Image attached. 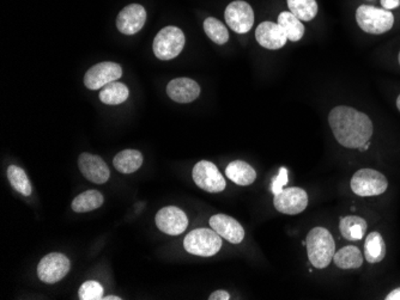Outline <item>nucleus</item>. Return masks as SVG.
I'll list each match as a JSON object with an SVG mask.
<instances>
[{"instance_id":"1","label":"nucleus","mask_w":400,"mask_h":300,"mask_svg":"<svg viewBox=\"0 0 400 300\" xmlns=\"http://www.w3.org/2000/svg\"><path fill=\"white\" fill-rule=\"evenodd\" d=\"M329 127L339 144L346 148H360L373 136L369 116L351 106L333 108L329 115Z\"/></svg>"},{"instance_id":"2","label":"nucleus","mask_w":400,"mask_h":300,"mask_svg":"<svg viewBox=\"0 0 400 300\" xmlns=\"http://www.w3.org/2000/svg\"><path fill=\"white\" fill-rule=\"evenodd\" d=\"M306 246L309 262L318 269L329 266L336 254V243L332 235L324 228H312L308 233Z\"/></svg>"},{"instance_id":"3","label":"nucleus","mask_w":400,"mask_h":300,"mask_svg":"<svg viewBox=\"0 0 400 300\" xmlns=\"http://www.w3.org/2000/svg\"><path fill=\"white\" fill-rule=\"evenodd\" d=\"M356 22L364 33L381 35L392 29L394 24V16L388 10L378 9L371 5H361L356 11Z\"/></svg>"},{"instance_id":"4","label":"nucleus","mask_w":400,"mask_h":300,"mask_svg":"<svg viewBox=\"0 0 400 300\" xmlns=\"http://www.w3.org/2000/svg\"><path fill=\"white\" fill-rule=\"evenodd\" d=\"M184 246L190 254L210 258L222 248V237L214 228H197L185 237Z\"/></svg>"},{"instance_id":"5","label":"nucleus","mask_w":400,"mask_h":300,"mask_svg":"<svg viewBox=\"0 0 400 300\" xmlns=\"http://www.w3.org/2000/svg\"><path fill=\"white\" fill-rule=\"evenodd\" d=\"M185 34L177 26H165L154 40V53L161 60L175 59L185 47Z\"/></svg>"},{"instance_id":"6","label":"nucleus","mask_w":400,"mask_h":300,"mask_svg":"<svg viewBox=\"0 0 400 300\" xmlns=\"http://www.w3.org/2000/svg\"><path fill=\"white\" fill-rule=\"evenodd\" d=\"M387 178L373 169H361L351 178V189L358 196H378L387 189Z\"/></svg>"},{"instance_id":"7","label":"nucleus","mask_w":400,"mask_h":300,"mask_svg":"<svg viewBox=\"0 0 400 300\" xmlns=\"http://www.w3.org/2000/svg\"><path fill=\"white\" fill-rule=\"evenodd\" d=\"M192 177L197 186L209 193H221L225 189V180L214 163L202 161L194 165Z\"/></svg>"},{"instance_id":"8","label":"nucleus","mask_w":400,"mask_h":300,"mask_svg":"<svg viewBox=\"0 0 400 300\" xmlns=\"http://www.w3.org/2000/svg\"><path fill=\"white\" fill-rule=\"evenodd\" d=\"M224 17L228 26L237 34L249 33L254 24L252 6L242 0H236L228 5Z\"/></svg>"},{"instance_id":"9","label":"nucleus","mask_w":400,"mask_h":300,"mask_svg":"<svg viewBox=\"0 0 400 300\" xmlns=\"http://www.w3.org/2000/svg\"><path fill=\"white\" fill-rule=\"evenodd\" d=\"M70 267V260L65 255L52 253L46 255L38 263V278L43 283H58L68 275Z\"/></svg>"},{"instance_id":"10","label":"nucleus","mask_w":400,"mask_h":300,"mask_svg":"<svg viewBox=\"0 0 400 300\" xmlns=\"http://www.w3.org/2000/svg\"><path fill=\"white\" fill-rule=\"evenodd\" d=\"M122 68L119 64L112 61H105L89 68L85 73L84 85L89 90H98L105 85L118 81L121 78Z\"/></svg>"},{"instance_id":"11","label":"nucleus","mask_w":400,"mask_h":300,"mask_svg":"<svg viewBox=\"0 0 400 300\" xmlns=\"http://www.w3.org/2000/svg\"><path fill=\"white\" fill-rule=\"evenodd\" d=\"M274 207L283 214L295 216L304 212L308 206V195L304 189L292 187L283 189L279 194L274 195Z\"/></svg>"},{"instance_id":"12","label":"nucleus","mask_w":400,"mask_h":300,"mask_svg":"<svg viewBox=\"0 0 400 300\" xmlns=\"http://www.w3.org/2000/svg\"><path fill=\"white\" fill-rule=\"evenodd\" d=\"M157 228L170 236L182 235L188 226V218L180 208L169 206L162 208L156 214Z\"/></svg>"},{"instance_id":"13","label":"nucleus","mask_w":400,"mask_h":300,"mask_svg":"<svg viewBox=\"0 0 400 300\" xmlns=\"http://www.w3.org/2000/svg\"><path fill=\"white\" fill-rule=\"evenodd\" d=\"M78 166L80 173L84 175V177L90 182L96 184H103L110 180V171L108 165L101 157L91 153H82L78 158Z\"/></svg>"},{"instance_id":"14","label":"nucleus","mask_w":400,"mask_h":300,"mask_svg":"<svg viewBox=\"0 0 400 300\" xmlns=\"http://www.w3.org/2000/svg\"><path fill=\"white\" fill-rule=\"evenodd\" d=\"M147 21V11L140 4L127 5L119 13L117 28L121 34L135 35L143 29Z\"/></svg>"},{"instance_id":"15","label":"nucleus","mask_w":400,"mask_h":300,"mask_svg":"<svg viewBox=\"0 0 400 300\" xmlns=\"http://www.w3.org/2000/svg\"><path fill=\"white\" fill-rule=\"evenodd\" d=\"M255 38L261 47L270 51H276L286 46L288 38L282 26L274 22H262L255 30Z\"/></svg>"},{"instance_id":"16","label":"nucleus","mask_w":400,"mask_h":300,"mask_svg":"<svg viewBox=\"0 0 400 300\" xmlns=\"http://www.w3.org/2000/svg\"><path fill=\"white\" fill-rule=\"evenodd\" d=\"M210 226L218 233L219 236L232 244H239L244 241V228L232 216H227V214L212 216L210 218Z\"/></svg>"},{"instance_id":"17","label":"nucleus","mask_w":400,"mask_h":300,"mask_svg":"<svg viewBox=\"0 0 400 300\" xmlns=\"http://www.w3.org/2000/svg\"><path fill=\"white\" fill-rule=\"evenodd\" d=\"M167 93L174 102L191 103L199 97L200 86L197 81L190 78H177L169 83Z\"/></svg>"},{"instance_id":"18","label":"nucleus","mask_w":400,"mask_h":300,"mask_svg":"<svg viewBox=\"0 0 400 300\" xmlns=\"http://www.w3.org/2000/svg\"><path fill=\"white\" fill-rule=\"evenodd\" d=\"M225 175L239 186H251L257 180V173L246 161H235L228 164Z\"/></svg>"},{"instance_id":"19","label":"nucleus","mask_w":400,"mask_h":300,"mask_svg":"<svg viewBox=\"0 0 400 300\" xmlns=\"http://www.w3.org/2000/svg\"><path fill=\"white\" fill-rule=\"evenodd\" d=\"M366 228L368 225L366 220L357 216L341 218L339 223L341 236L346 238V241H361L366 235Z\"/></svg>"},{"instance_id":"20","label":"nucleus","mask_w":400,"mask_h":300,"mask_svg":"<svg viewBox=\"0 0 400 300\" xmlns=\"http://www.w3.org/2000/svg\"><path fill=\"white\" fill-rule=\"evenodd\" d=\"M113 164L119 173H135L143 164V156L137 150H124L114 157Z\"/></svg>"},{"instance_id":"21","label":"nucleus","mask_w":400,"mask_h":300,"mask_svg":"<svg viewBox=\"0 0 400 300\" xmlns=\"http://www.w3.org/2000/svg\"><path fill=\"white\" fill-rule=\"evenodd\" d=\"M333 262L341 269H357L363 265L362 253L357 246H344L334 254Z\"/></svg>"},{"instance_id":"22","label":"nucleus","mask_w":400,"mask_h":300,"mask_svg":"<svg viewBox=\"0 0 400 300\" xmlns=\"http://www.w3.org/2000/svg\"><path fill=\"white\" fill-rule=\"evenodd\" d=\"M386 256V244L379 232L369 233L364 243V258L369 263H379Z\"/></svg>"},{"instance_id":"23","label":"nucleus","mask_w":400,"mask_h":300,"mask_svg":"<svg viewBox=\"0 0 400 300\" xmlns=\"http://www.w3.org/2000/svg\"><path fill=\"white\" fill-rule=\"evenodd\" d=\"M128 96H130V90L126 85L119 83V81H113V83L105 85L100 93V100L107 106L121 104L127 101Z\"/></svg>"},{"instance_id":"24","label":"nucleus","mask_w":400,"mask_h":300,"mask_svg":"<svg viewBox=\"0 0 400 300\" xmlns=\"http://www.w3.org/2000/svg\"><path fill=\"white\" fill-rule=\"evenodd\" d=\"M279 24L282 26L283 31L287 35L288 40L292 42H297L301 38H304V26L302 21L295 17V15L284 11L279 16Z\"/></svg>"},{"instance_id":"25","label":"nucleus","mask_w":400,"mask_h":300,"mask_svg":"<svg viewBox=\"0 0 400 300\" xmlns=\"http://www.w3.org/2000/svg\"><path fill=\"white\" fill-rule=\"evenodd\" d=\"M103 195L98 191H87L78 195L72 201L71 207L76 213H85L101 207L103 205Z\"/></svg>"},{"instance_id":"26","label":"nucleus","mask_w":400,"mask_h":300,"mask_svg":"<svg viewBox=\"0 0 400 300\" xmlns=\"http://www.w3.org/2000/svg\"><path fill=\"white\" fill-rule=\"evenodd\" d=\"M288 8L299 21H312L318 15L316 0H288Z\"/></svg>"},{"instance_id":"27","label":"nucleus","mask_w":400,"mask_h":300,"mask_svg":"<svg viewBox=\"0 0 400 300\" xmlns=\"http://www.w3.org/2000/svg\"><path fill=\"white\" fill-rule=\"evenodd\" d=\"M8 178H9L11 186L15 191H17L20 194L24 196L31 195V184L29 178L27 176L26 171L17 166V165H10L8 168Z\"/></svg>"},{"instance_id":"28","label":"nucleus","mask_w":400,"mask_h":300,"mask_svg":"<svg viewBox=\"0 0 400 300\" xmlns=\"http://www.w3.org/2000/svg\"><path fill=\"white\" fill-rule=\"evenodd\" d=\"M204 30L207 38L211 41L217 43V45H224L229 40V33H228L227 26H224L222 22L218 21L217 18L209 17L204 21Z\"/></svg>"},{"instance_id":"29","label":"nucleus","mask_w":400,"mask_h":300,"mask_svg":"<svg viewBox=\"0 0 400 300\" xmlns=\"http://www.w3.org/2000/svg\"><path fill=\"white\" fill-rule=\"evenodd\" d=\"M78 296L80 300H101L103 299V287L97 281H85L80 286Z\"/></svg>"},{"instance_id":"30","label":"nucleus","mask_w":400,"mask_h":300,"mask_svg":"<svg viewBox=\"0 0 400 300\" xmlns=\"http://www.w3.org/2000/svg\"><path fill=\"white\" fill-rule=\"evenodd\" d=\"M288 184V170L286 168L279 169V176L274 178L272 182V193L274 195L279 194L283 191L284 186Z\"/></svg>"},{"instance_id":"31","label":"nucleus","mask_w":400,"mask_h":300,"mask_svg":"<svg viewBox=\"0 0 400 300\" xmlns=\"http://www.w3.org/2000/svg\"><path fill=\"white\" fill-rule=\"evenodd\" d=\"M230 299V294L227 291H216L209 297V300H229Z\"/></svg>"},{"instance_id":"32","label":"nucleus","mask_w":400,"mask_h":300,"mask_svg":"<svg viewBox=\"0 0 400 300\" xmlns=\"http://www.w3.org/2000/svg\"><path fill=\"white\" fill-rule=\"evenodd\" d=\"M380 3L383 5V8L385 10H393L397 9L400 5V0H380Z\"/></svg>"},{"instance_id":"33","label":"nucleus","mask_w":400,"mask_h":300,"mask_svg":"<svg viewBox=\"0 0 400 300\" xmlns=\"http://www.w3.org/2000/svg\"><path fill=\"white\" fill-rule=\"evenodd\" d=\"M386 300H400V287L396 288L394 291H392L387 297L385 298Z\"/></svg>"},{"instance_id":"34","label":"nucleus","mask_w":400,"mask_h":300,"mask_svg":"<svg viewBox=\"0 0 400 300\" xmlns=\"http://www.w3.org/2000/svg\"><path fill=\"white\" fill-rule=\"evenodd\" d=\"M369 141H368V143H366V144L363 145L362 148H358V150H360V151H361V152H364V151H366V150H368V148H369Z\"/></svg>"},{"instance_id":"35","label":"nucleus","mask_w":400,"mask_h":300,"mask_svg":"<svg viewBox=\"0 0 400 300\" xmlns=\"http://www.w3.org/2000/svg\"><path fill=\"white\" fill-rule=\"evenodd\" d=\"M103 300H121V298H119V297L108 296L103 297Z\"/></svg>"},{"instance_id":"36","label":"nucleus","mask_w":400,"mask_h":300,"mask_svg":"<svg viewBox=\"0 0 400 300\" xmlns=\"http://www.w3.org/2000/svg\"><path fill=\"white\" fill-rule=\"evenodd\" d=\"M397 106H398V110L400 111V95L399 97L397 98Z\"/></svg>"},{"instance_id":"37","label":"nucleus","mask_w":400,"mask_h":300,"mask_svg":"<svg viewBox=\"0 0 400 300\" xmlns=\"http://www.w3.org/2000/svg\"><path fill=\"white\" fill-rule=\"evenodd\" d=\"M399 64H400V53H399Z\"/></svg>"}]
</instances>
